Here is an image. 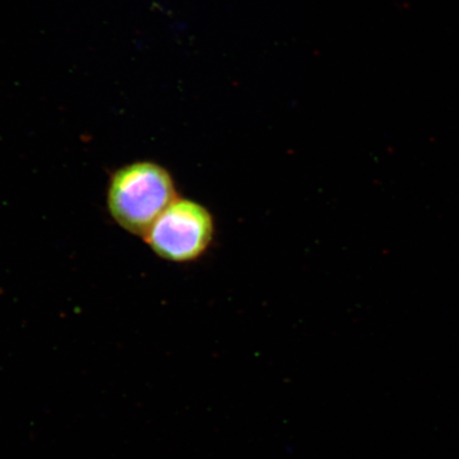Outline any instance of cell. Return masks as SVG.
<instances>
[{
	"instance_id": "cell-1",
	"label": "cell",
	"mask_w": 459,
	"mask_h": 459,
	"mask_svg": "<svg viewBox=\"0 0 459 459\" xmlns=\"http://www.w3.org/2000/svg\"><path fill=\"white\" fill-rule=\"evenodd\" d=\"M177 198L174 178L168 169L152 160H137L113 172L107 206L120 228L143 238Z\"/></svg>"
},
{
	"instance_id": "cell-2",
	"label": "cell",
	"mask_w": 459,
	"mask_h": 459,
	"mask_svg": "<svg viewBox=\"0 0 459 459\" xmlns=\"http://www.w3.org/2000/svg\"><path fill=\"white\" fill-rule=\"evenodd\" d=\"M214 221L196 201L177 198L143 235L149 248L163 260L188 263L198 260L214 238Z\"/></svg>"
}]
</instances>
